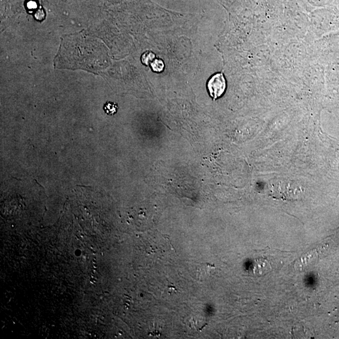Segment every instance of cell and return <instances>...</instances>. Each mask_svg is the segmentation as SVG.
I'll return each mask as SVG.
<instances>
[{
    "mask_svg": "<svg viewBox=\"0 0 339 339\" xmlns=\"http://www.w3.org/2000/svg\"><path fill=\"white\" fill-rule=\"evenodd\" d=\"M155 55L152 52H147L142 56V62L145 66H148L155 59Z\"/></svg>",
    "mask_w": 339,
    "mask_h": 339,
    "instance_id": "8992f818",
    "label": "cell"
},
{
    "mask_svg": "<svg viewBox=\"0 0 339 339\" xmlns=\"http://www.w3.org/2000/svg\"><path fill=\"white\" fill-rule=\"evenodd\" d=\"M27 7L28 9H35L36 7V4L35 2L30 1L28 3Z\"/></svg>",
    "mask_w": 339,
    "mask_h": 339,
    "instance_id": "ba28073f",
    "label": "cell"
},
{
    "mask_svg": "<svg viewBox=\"0 0 339 339\" xmlns=\"http://www.w3.org/2000/svg\"><path fill=\"white\" fill-rule=\"evenodd\" d=\"M195 273L198 280L200 281L209 280L215 275L216 267L215 265L208 263H202L198 266Z\"/></svg>",
    "mask_w": 339,
    "mask_h": 339,
    "instance_id": "7a4b0ae2",
    "label": "cell"
},
{
    "mask_svg": "<svg viewBox=\"0 0 339 339\" xmlns=\"http://www.w3.org/2000/svg\"><path fill=\"white\" fill-rule=\"evenodd\" d=\"M35 17L36 19L38 21L44 20V17H45V13H44V10L41 9H39L38 11L36 12Z\"/></svg>",
    "mask_w": 339,
    "mask_h": 339,
    "instance_id": "52a82bcc",
    "label": "cell"
},
{
    "mask_svg": "<svg viewBox=\"0 0 339 339\" xmlns=\"http://www.w3.org/2000/svg\"><path fill=\"white\" fill-rule=\"evenodd\" d=\"M207 88L210 97L214 100L221 97L226 89V80L223 73L213 75L208 80Z\"/></svg>",
    "mask_w": 339,
    "mask_h": 339,
    "instance_id": "6da1fadb",
    "label": "cell"
},
{
    "mask_svg": "<svg viewBox=\"0 0 339 339\" xmlns=\"http://www.w3.org/2000/svg\"><path fill=\"white\" fill-rule=\"evenodd\" d=\"M151 67L153 72L160 73L163 71L165 68V64L161 59H154L151 63Z\"/></svg>",
    "mask_w": 339,
    "mask_h": 339,
    "instance_id": "5b68a950",
    "label": "cell"
},
{
    "mask_svg": "<svg viewBox=\"0 0 339 339\" xmlns=\"http://www.w3.org/2000/svg\"><path fill=\"white\" fill-rule=\"evenodd\" d=\"M256 267H256V272L259 273L261 275L267 274L271 269L270 265L266 261L257 262Z\"/></svg>",
    "mask_w": 339,
    "mask_h": 339,
    "instance_id": "277c9868",
    "label": "cell"
},
{
    "mask_svg": "<svg viewBox=\"0 0 339 339\" xmlns=\"http://www.w3.org/2000/svg\"><path fill=\"white\" fill-rule=\"evenodd\" d=\"M118 104L111 101L106 102L103 106L104 113L109 116H113L116 114L118 111Z\"/></svg>",
    "mask_w": 339,
    "mask_h": 339,
    "instance_id": "3957f363",
    "label": "cell"
}]
</instances>
